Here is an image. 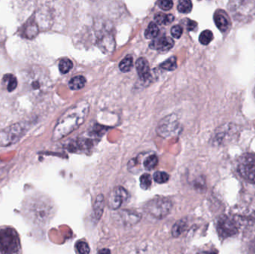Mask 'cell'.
<instances>
[{
	"label": "cell",
	"mask_w": 255,
	"mask_h": 254,
	"mask_svg": "<svg viewBox=\"0 0 255 254\" xmlns=\"http://www.w3.org/2000/svg\"><path fill=\"white\" fill-rule=\"evenodd\" d=\"M174 46V41L169 37H162L154 39L150 43L149 47L158 51H168Z\"/></svg>",
	"instance_id": "cell-15"
},
{
	"label": "cell",
	"mask_w": 255,
	"mask_h": 254,
	"mask_svg": "<svg viewBox=\"0 0 255 254\" xmlns=\"http://www.w3.org/2000/svg\"><path fill=\"white\" fill-rule=\"evenodd\" d=\"M175 17L172 14H166L163 13H158L154 16V20L156 23L159 25H168L173 22Z\"/></svg>",
	"instance_id": "cell-21"
},
{
	"label": "cell",
	"mask_w": 255,
	"mask_h": 254,
	"mask_svg": "<svg viewBox=\"0 0 255 254\" xmlns=\"http://www.w3.org/2000/svg\"><path fill=\"white\" fill-rule=\"evenodd\" d=\"M26 131L24 123H16L0 131V146L7 147L17 143Z\"/></svg>",
	"instance_id": "cell-7"
},
{
	"label": "cell",
	"mask_w": 255,
	"mask_h": 254,
	"mask_svg": "<svg viewBox=\"0 0 255 254\" xmlns=\"http://www.w3.org/2000/svg\"><path fill=\"white\" fill-rule=\"evenodd\" d=\"M21 212L30 226L41 228L46 226L53 217L54 204L43 194L31 193L22 201Z\"/></svg>",
	"instance_id": "cell-1"
},
{
	"label": "cell",
	"mask_w": 255,
	"mask_h": 254,
	"mask_svg": "<svg viewBox=\"0 0 255 254\" xmlns=\"http://www.w3.org/2000/svg\"><path fill=\"white\" fill-rule=\"evenodd\" d=\"M187 222L186 219H181L175 222L172 227V234L173 237H178L187 230Z\"/></svg>",
	"instance_id": "cell-18"
},
{
	"label": "cell",
	"mask_w": 255,
	"mask_h": 254,
	"mask_svg": "<svg viewBox=\"0 0 255 254\" xmlns=\"http://www.w3.org/2000/svg\"><path fill=\"white\" fill-rule=\"evenodd\" d=\"M0 254H22L19 234L12 227L0 226Z\"/></svg>",
	"instance_id": "cell-3"
},
{
	"label": "cell",
	"mask_w": 255,
	"mask_h": 254,
	"mask_svg": "<svg viewBox=\"0 0 255 254\" xmlns=\"http://www.w3.org/2000/svg\"><path fill=\"white\" fill-rule=\"evenodd\" d=\"M160 67L167 71H172L177 68V59L175 57H171L164 62L160 64Z\"/></svg>",
	"instance_id": "cell-26"
},
{
	"label": "cell",
	"mask_w": 255,
	"mask_h": 254,
	"mask_svg": "<svg viewBox=\"0 0 255 254\" xmlns=\"http://www.w3.org/2000/svg\"><path fill=\"white\" fill-rule=\"evenodd\" d=\"M157 164H158V158L156 155H153L145 158L143 162V166L145 169L151 170L155 168Z\"/></svg>",
	"instance_id": "cell-25"
},
{
	"label": "cell",
	"mask_w": 255,
	"mask_h": 254,
	"mask_svg": "<svg viewBox=\"0 0 255 254\" xmlns=\"http://www.w3.org/2000/svg\"><path fill=\"white\" fill-rule=\"evenodd\" d=\"M105 208L104 197L102 194L97 195L94 204V217L97 220H100L103 216V211Z\"/></svg>",
	"instance_id": "cell-17"
},
{
	"label": "cell",
	"mask_w": 255,
	"mask_h": 254,
	"mask_svg": "<svg viewBox=\"0 0 255 254\" xmlns=\"http://www.w3.org/2000/svg\"><path fill=\"white\" fill-rule=\"evenodd\" d=\"M73 64L70 59H62L59 63V70L62 74H67L73 68Z\"/></svg>",
	"instance_id": "cell-28"
},
{
	"label": "cell",
	"mask_w": 255,
	"mask_h": 254,
	"mask_svg": "<svg viewBox=\"0 0 255 254\" xmlns=\"http://www.w3.org/2000/svg\"><path fill=\"white\" fill-rule=\"evenodd\" d=\"M250 247H251L252 250L255 252V240H253V243H252V245Z\"/></svg>",
	"instance_id": "cell-37"
},
{
	"label": "cell",
	"mask_w": 255,
	"mask_h": 254,
	"mask_svg": "<svg viewBox=\"0 0 255 254\" xmlns=\"http://www.w3.org/2000/svg\"><path fill=\"white\" fill-rule=\"evenodd\" d=\"M89 110L87 101H79L72 106L58 119L53 130L52 140L58 141L77 130L85 122Z\"/></svg>",
	"instance_id": "cell-2"
},
{
	"label": "cell",
	"mask_w": 255,
	"mask_h": 254,
	"mask_svg": "<svg viewBox=\"0 0 255 254\" xmlns=\"http://www.w3.org/2000/svg\"><path fill=\"white\" fill-rule=\"evenodd\" d=\"M76 249L79 254H89L91 252L89 245L85 241H79L76 245Z\"/></svg>",
	"instance_id": "cell-30"
},
{
	"label": "cell",
	"mask_w": 255,
	"mask_h": 254,
	"mask_svg": "<svg viewBox=\"0 0 255 254\" xmlns=\"http://www.w3.org/2000/svg\"><path fill=\"white\" fill-rule=\"evenodd\" d=\"M214 19L217 28L223 34H226L230 31L232 28V21L226 10L223 9H218L216 10L214 14Z\"/></svg>",
	"instance_id": "cell-12"
},
{
	"label": "cell",
	"mask_w": 255,
	"mask_h": 254,
	"mask_svg": "<svg viewBox=\"0 0 255 254\" xmlns=\"http://www.w3.org/2000/svg\"><path fill=\"white\" fill-rule=\"evenodd\" d=\"M22 37L28 39H32L36 37L39 32V28L37 24L34 19H30L28 22L22 27Z\"/></svg>",
	"instance_id": "cell-16"
},
{
	"label": "cell",
	"mask_w": 255,
	"mask_h": 254,
	"mask_svg": "<svg viewBox=\"0 0 255 254\" xmlns=\"http://www.w3.org/2000/svg\"><path fill=\"white\" fill-rule=\"evenodd\" d=\"M238 172L243 178L255 183V154H245L238 161Z\"/></svg>",
	"instance_id": "cell-8"
},
{
	"label": "cell",
	"mask_w": 255,
	"mask_h": 254,
	"mask_svg": "<svg viewBox=\"0 0 255 254\" xmlns=\"http://www.w3.org/2000/svg\"><path fill=\"white\" fill-rule=\"evenodd\" d=\"M213 40H214V34L211 30H205L201 33L200 36H199V42L205 46L209 44Z\"/></svg>",
	"instance_id": "cell-24"
},
{
	"label": "cell",
	"mask_w": 255,
	"mask_h": 254,
	"mask_svg": "<svg viewBox=\"0 0 255 254\" xmlns=\"http://www.w3.org/2000/svg\"><path fill=\"white\" fill-rule=\"evenodd\" d=\"M253 93H254V96H255V87L254 92H253Z\"/></svg>",
	"instance_id": "cell-38"
},
{
	"label": "cell",
	"mask_w": 255,
	"mask_h": 254,
	"mask_svg": "<svg viewBox=\"0 0 255 254\" xmlns=\"http://www.w3.org/2000/svg\"><path fill=\"white\" fill-rule=\"evenodd\" d=\"M241 228V219L235 216L224 215L219 219L217 229L221 238L227 239L236 236Z\"/></svg>",
	"instance_id": "cell-6"
},
{
	"label": "cell",
	"mask_w": 255,
	"mask_h": 254,
	"mask_svg": "<svg viewBox=\"0 0 255 254\" xmlns=\"http://www.w3.org/2000/svg\"><path fill=\"white\" fill-rule=\"evenodd\" d=\"M186 28L188 31H194L196 29V27H197V22H195V21L191 20V19H186Z\"/></svg>",
	"instance_id": "cell-34"
},
{
	"label": "cell",
	"mask_w": 255,
	"mask_h": 254,
	"mask_svg": "<svg viewBox=\"0 0 255 254\" xmlns=\"http://www.w3.org/2000/svg\"><path fill=\"white\" fill-rule=\"evenodd\" d=\"M160 33L158 26L154 22H151L145 31V37L147 39H154L158 36Z\"/></svg>",
	"instance_id": "cell-22"
},
{
	"label": "cell",
	"mask_w": 255,
	"mask_h": 254,
	"mask_svg": "<svg viewBox=\"0 0 255 254\" xmlns=\"http://www.w3.org/2000/svg\"><path fill=\"white\" fill-rule=\"evenodd\" d=\"M229 5L232 14L233 13L235 19L244 21L254 17L255 16V1H245V9L244 7V1H231Z\"/></svg>",
	"instance_id": "cell-9"
},
{
	"label": "cell",
	"mask_w": 255,
	"mask_h": 254,
	"mask_svg": "<svg viewBox=\"0 0 255 254\" xmlns=\"http://www.w3.org/2000/svg\"><path fill=\"white\" fill-rule=\"evenodd\" d=\"M120 70L124 73H128L131 70L133 67V58L131 55H127L120 63Z\"/></svg>",
	"instance_id": "cell-23"
},
{
	"label": "cell",
	"mask_w": 255,
	"mask_h": 254,
	"mask_svg": "<svg viewBox=\"0 0 255 254\" xmlns=\"http://www.w3.org/2000/svg\"><path fill=\"white\" fill-rule=\"evenodd\" d=\"M2 83L5 86L6 89L8 92H12L16 89L17 86V80L13 75L6 74L2 79Z\"/></svg>",
	"instance_id": "cell-20"
},
{
	"label": "cell",
	"mask_w": 255,
	"mask_h": 254,
	"mask_svg": "<svg viewBox=\"0 0 255 254\" xmlns=\"http://www.w3.org/2000/svg\"><path fill=\"white\" fill-rule=\"evenodd\" d=\"M193 9V3L189 0L180 1L178 4V11L183 13H190Z\"/></svg>",
	"instance_id": "cell-27"
},
{
	"label": "cell",
	"mask_w": 255,
	"mask_h": 254,
	"mask_svg": "<svg viewBox=\"0 0 255 254\" xmlns=\"http://www.w3.org/2000/svg\"><path fill=\"white\" fill-rule=\"evenodd\" d=\"M120 216L124 225L128 227L136 225L141 219V215L139 213L130 210H121Z\"/></svg>",
	"instance_id": "cell-13"
},
{
	"label": "cell",
	"mask_w": 255,
	"mask_h": 254,
	"mask_svg": "<svg viewBox=\"0 0 255 254\" xmlns=\"http://www.w3.org/2000/svg\"><path fill=\"white\" fill-rule=\"evenodd\" d=\"M136 71H137L138 76L139 79L142 82H145L150 79L151 73H150L149 64L145 58H139L136 61Z\"/></svg>",
	"instance_id": "cell-14"
},
{
	"label": "cell",
	"mask_w": 255,
	"mask_h": 254,
	"mask_svg": "<svg viewBox=\"0 0 255 254\" xmlns=\"http://www.w3.org/2000/svg\"><path fill=\"white\" fill-rule=\"evenodd\" d=\"M178 130H179V125H178L176 116L171 115L163 119L161 122L159 124L157 131L162 137H167L175 135Z\"/></svg>",
	"instance_id": "cell-11"
},
{
	"label": "cell",
	"mask_w": 255,
	"mask_h": 254,
	"mask_svg": "<svg viewBox=\"0 0 255 254\" xmlns=\"http://www.w3.org/2000/svg\"><path fill=\"white\" fill-rule=\"evenodd\" d=\"M154 181L159 184L166 183L169 180V175L164 171H156L153 175Z\"/></svg>",
	"instance_id": "cell-29"
},
{
	"label": "cell",
	"mask_w": 255,
	"mask_h": 254,
	"mask_svg": "<svg viewBox=\"0 0 255 254\" xmlns=\"http://www.w3.org/2000/svg\"><path fill=\"white\" fill-rule=\"evenodd\" d=\"M171 34L175 38L178 39L181 37L183 34V28L181 25H174L171 29Z\"/></svg>",
	"instance_id": "cell-33"
},
{
	"label": "cell",
	"mask_w": 255,
	"mask_h": 254,
	"mask_svg": "<svg viewBox=\"0 0 255 254\" xmlns=\"http://www.w3.org/2000/svg\"><path fill=\"white\" fill-rule=\"evenodd\" d=\"M198 254H217V253L215 252H203Z\"/></svg>",
	"instance_id": "cell-36"
},
{
	"label": "cell",
	"mask_w": 255,
	"mask_h": 254,
	"mask_svg": "<svg viewBox=\"0 0 255 254\" xmlns=\"http://www.w3.org/2000/svg\"><path fill=\"white\" fill-rule=\"evenodd\" d=\"M97 254H112L111 251L108 249H103L100 250Z\"/></svg>",
	"instance_id": "cell-35"
},
{
	"label": "cell",
	"mask_w": 255,
	"mask_h": 254,
	"mask_svg": "<svg viewBox=\"0 0 255 254\" xmlns=\"http://www.w3.org/2000/svg\"><path fill=\"white\" fill-rule=\"evenodd\" d=\"M140 186L142 189H148L151 185V177L150 174H143L139 178Z\"/></svg>",
	"instance_id": "cell-31"
},
{
	"label": "cell",
	"mask_w": 255,
	"mask_h": 254,
	"mask_svg": "<svg viewBox=\"0 0 255 254\" xmlns=\"http://www.w3.org/2000/svg\"><path fill=\"white\" fill-rule=\"evenodd\" d=\"M147 214L156 219H163L170 213L172 203L165 197H155L145 203L143 207Z\"/></svg>",
	"instance_id": "cell-4"
},
{
	"label": "cell",
	"mask_w": 255,
	"mask_h": 254,
	"mask_svg": "<svg viewBox=\"0 0 255 254\" xmlns=\"http://www.w3.org/2000/svg\"><path fill=\"white\" fill-rule=\"evenodd\" d=\"M158 5L162 10H169L173 6V1H170V0H161V1H158Z\"/></svg>",
	"instance_id": "cell-32"
},
{
	"label": "cell",
	"mask_w": 255,
	"mask_h": 254,
	"mask_svg": "<svg viewBox=\"0 0 255 254\" xmlns=\"http://www.w3.org/2000/svg\"><path fill=\"white\" fill-rule=\"evenodd\" d=\"M86 85V79L84 76H78L73 78L69 82V87L73 90L82 89Z\"/></svg>",
	"instance_id": "cell-19"
},
{
	"label": "cell",
	"mask_w": 255,
	"mask_h": 254,
	"mask_svg": "<svg viewBox=\"0 0 255 254\" xmlns=\"http://www.w3.org/2000/svg\"><path fill=\"white\" fill-rule=\"evenodd\" d=\"M128 199V192L122 186L115 187L109 194L108 205L113 210H118Z\"/></svg>",
	"instance_id": "cell-10"
},
{
	"label": "cell",
	"mask_w": 255,
	"mask_h": 254,
	"mask_svg": "<svg viewBox=\"0 0 255 254\" xmlns=\"http://www.w3.org/2000/svg\"><path fill=\"white\" fill-rule=\"evenodd\" d=\"M27 85L33 95L38 96L46 92L50 86L47 75L40 69H34L27 77Z\"/></svg>",
	"instance_id": "cell-5"
}]
</instances>
